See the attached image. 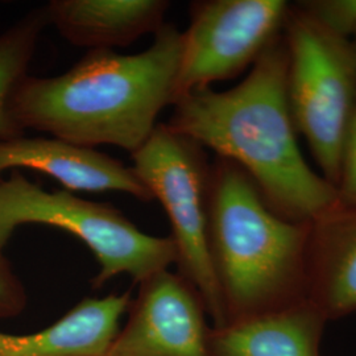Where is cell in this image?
<instances>
[{"label": "cell", "instance_id": "obj_6", "mask_svg": "<svg viewBox=\"0 0 356 356\" xmlns=\"http://www.w3.org/2000/svg\"><path fill=\"white\" fill-rule=\"evenodd\" d=\"M131 156L135 173L169 218L178 273L201 294L213 326H223L225 309L209 248L211 165L204 148L159 123L151 138Z\"/></svg>", "mask_w": 356, "mask_h": 356}, {"label": "cell", "instance_id": "obj_7", "mask_svg": "<svg viewBox=\"0 0 356 356\" xmlns=\"http://www.w3.org/2000/svg\"><path fill=\"white\" fill-rule=\"evenodd\" d=\"M288 13L289 6L284 0L193 3L191 26L182 33L176 99L254 66L277 38Z\"/></svg>", "mask_w": 356, "mask_h": 356}, {"label": "cell", "instance_id": "obj_1", "mask_svg": "<svg viewBox=\"0 0 356 356\" xmlns=\"http://www.w3.org/2000/svg\"><path fill=\"white\" fill-rule=\"evenodd\" d=\"M286 73V45L276 38L238 86L179 97L165 124L241 166L277 214L312 223L339 200L335 186L310 168L300 149Z\"/></svg>", "mask_w": 356, "mask_h": 356}, {"label": "cell", "instance_id": "obj_4", "mask_svg": "<svg viewBox=\"0 0 356 356\" xmlns=\"http://www.w3.org/2000/svg\"><path fill=\"white\" fill-rule=\"evenodd\" d=\"M32 223L64 229L89 247L99 264L94 288L123 273L140 284L177 261L170 236L143 232L113 204L65 189L44 191L17 170L0 178V248L4 250L15 229Z\"/></svg>", "mask_w": 356, "mask_h": 356}, {"label": "cell", "instance_id": "obj_17", "mask_svg": "<svg viewBox=\"0 0 356 356\" xmlns=\"http://www.w3.org/2000/svg\"><path fill=\"white\" fill-rule=\"evenodd\" d=\"M350 40H351V42H353V45L355 47L356 49V20L355 23H354V26H353V31H351V35H350Z\"/></svg>", "mask_w": 356, "mask_h": 356}, {"label": "cell", "instance_id": "obj_10", "mask_svg": "<svg viewBox=\"0 0 356 356\" xmlns=\"http://www.w3.org/2000/svg\"><path fill=\"white\" fill-rule=\"evenodd\" d=\"M169 7L166 0H51L44 10L48 26L72 45L114 51L156 35Z\"/></svg>", "mask_w": 356, "mask_h": 356}, {"label": "cell", "instance_id": "obj_16", "mask_svg": "<svg viewBox=\"0 0 356 356\" xmlns=\"http://www.w3.org/2000/svg\"><path fill=\"white\" fill-rule=\"evenodd\" d=\"M335 189L339 204L356 209V108L344 140L341 172Z\"/></svg>", "mask_w": 356, "mask_h": 356}, {"label": "cell", "instance_id": "obj_5", "mask_svg": "<svg viewBox=\"0 0 356 356\" xmlns=\"http://www.w3.org/2000/svg\"><path fill=\"white\" fill-rule=\"evenodd\" d=\"M286 91L293 122L322 177L337 186L356 108V49L310 13H288Z\"/></svg>", "mask_w": 356, "mask_h": 356}, {"label": "cell", "instance_id": "obj_14", "mask_svg": "<svg viewBox=\"0 0 356 356\" xmlns=\"http://www.w3.org/2000/svg\"><path fill=\"white\" fill-rule=\"evenodd\" d=\"M48 26L45 10L38 8L0 33V140L24 135L13 119V91L28 76V67L38 49V40Z\"/></svg>", "mask_w": 356, "mask_h": 356}, {"label": "cell", "instance_id": "obj_12", "mask_svg": "<svg viewBox=\"0 0 356 356\" xmlns=\"http://www.w3.org/2000/svg\"><path fill=\"white\" fill-rule=\"evenodd\" d=\"M329 321L307 300L267 314L211 326L210 356H321Z\"/></svg>", "mask_w": 356, "mask_h": 356}, {"label": "cell", "instance_id": "obj_11", "mask_svg": "<svg viewBox=\"0 0 356 356\" xmlns=\"http://www.w3.org/2000/svg\"><path fill=\"white\" fill-rule=\"evenodd\" d=\"M306 298L329 322L355 314V207L338 204L310 223Z\"/></svg>", "mask_w": 356, "mask_h": 356}, {"label": "cell", "instance_id": "obj_9", "mask_svg": "<svg viewBox=\"0 0 356 356\" xmlns=\"http://www.w3.org/2000/svg\"><path fill=\"white\" fill-rule=\"evenodd\" d=\"M29 169L54 178L65 191H119L152 201V194L132 166L118 159L57 138L26 135L0 140V176L10 169Z\"/></svg>", "mask_w": 356, "mask_h": 356}, {"label": "cell", "instance_id": "obj_15", "mask_svg": "<svg viewBox=\"0 0 356 356\" xmlns=\"http://www.w3.org/2000/svg\"><path fill=\"white\" fill-rule=\"evenodd\" d=\"M3 251L0 248V319L19 316L28 302L26 288Z\"/></svg>", "mask_w": 356, "mask_h": 356}, {"label": "cell", "instance_id": "obj_3", "mask_svg": "<svg viewBox=\"0 0 356 356\" xmlns=\"http://www.w3.org/2000/svg\"><path fill=\"white\" fill-rule=\"evenodd\" d=\"M309 234L310 223L277 214L241 166L216 159L210 168L209 248L225 325L307 300Z\"/></svg>", "mask_w": 356, "mask_h": 356}, {"label": "cell", "instance_id": "obj_2", "mask_svg": "<svg viewBox=\"0 0 356 356\" xmlns=\"http://www.w3.org/2000/svg\"><path fill=\"white\" fill-rule=\"evenodd\" d=\"M182 33L164 24L136 54L89 51L56 76H26L13 91L11 113L33 129L72 144L139 151L176 99Z\"/></svg>", "mask_w": 356, "mask_h": 356}, {"label": "cell", "instance_id": "obj_8", "mask_svg": "<svg viewBox=\"0 0 356 356\" xmlns=\"http://www.w3.org/2000/svg\"><path fill=\"white\" fill-rule=\"evenodd\" d=\"M129 316L106 356H210L201 294L178 272H157L140 282Z\"/></svg>", "mask_w": 356, "mask_h": 356}, {"label": "cell", "instance_id": "obj_13", "mask_svg": "<svg viewBox=\"0 0 356 356\" xmlns=\"http://www.w3.org/2000/svg\"><path fill=\"white\" fill-rule=\"evenodd\" d=\"M129 304V292L89 297L44 330L0 332V356H106Z\"/></svg>", "mask_w": 356, "mask_h": 356}]
</instances>
